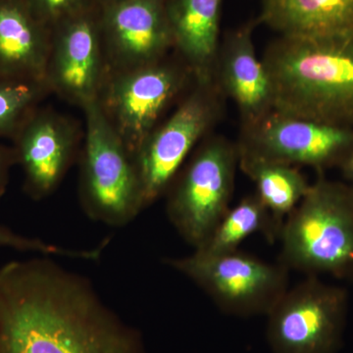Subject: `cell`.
Instances as JSON below:
<instances>
[{"instance_id": "8fae6325", "label": "cell", "mask_w": 353, "mask_h": 353, "mask_svg": "<svg viewBox=\"0 0 353 353\" xmlns=\"http://www.w3.org/2000/svg\"><path fill=\"white\" fill-rule=\"evenodd\" d=\"M166 6L167 0H122L108 6L102 41L108 73L166 57L173 48Z\"/></svg>"}, {"instance_id": "7c38bea8", "label": "cell", "mask_w": 353, "mask_h": 353, "mask_svg": "<svg viewBox=\"0 0 353 353\" xmlns=\"http://www.w3.org/2000/svg\"><path fill=\"white\" fill-rule=\"evenodd\" d=\"M108 75L101 34L88 16L60 24L51 39L46 83L65 99L83 106L99 99Z\"/></svg>"}, {"instance_id": "7a4b0ae2", "label": "cell", "mask_w": 353, "mask_h": 353, "mask_svg": "<svg viewBox=\"0 0 353 353\" xmlns=\"http://www.w3.org/2000/svg\"><path fill=\"white\" fill-rule=\"evenodd\" d=\"M261 60L270 79L274 110L353 129V34L279 36Z\"/></svg>"}, {"instance_id": "7402d4cb", "label": "cell", "mask_w": 353, "mask_h": 353, "mask_svg": "<svg viewBox=\"0 0 353 353\" xmlns=\"http://www.w3.org/2000/svg\"><path fill=\"white\" fill-rule=\"evenodd\" d=\"M37 18L46 28L71 19L82 12L85 0H27Z\"/></svg>"}, {"instance_id": "4fadbf2b", "label": "cell", "mask_w": 353, "mask_h": 353, "mask_svg": "<svg viewBox=\"0 0 353 353\" xmlns=\"http://www.w3.org/2000/svg\"><path fill=\"white\" fill-rule=\"evenodd\" d=\"M24 190L39 201L54 192L71 165L76 134L71 123L50 111H32L14 134Z\"/></svg>"}, {"instance_id": "44dd1931", "label": "cell", "mask_w": 353, "mask_h": 353, "mask_svg": "<svg viewBox=\"0 0 353 353\" xmlns=\"http://www.w3.org/2000/svg\"><path fill=\"white\" fill-rule=\"evenodd\" d=\"M0 248H12L23 252H34L46 256L68 257L72 259L97 260L103 252V246L92 250H69L46 243L39 239L30 238L15 233L9 228L0 225Z\"/></svg>"}, {"instance_id": "d6986e66", "label": "cell", "mask_w": 353, "mask_h": 353, "mask_svg": "<svg viewBox=\"0 0 353 353\" xmlns=\"http://www.w3.org/2000/svg\"><path fill=\"white\" fill-rule=\"evenodd\" d=\"M256 233L264 234L271 241L279 236L271 213L259 196L252 194L230 208L208 240L194 252L204 254L234 252L245 239Z\"/></svg>"}, {"instance_id": "e0dca14e", "label": "cell", "mask_w": 353, "mask_h": 353, "mask_svg": "<svg viewBox=\"0 0 353 353\" xmlns=\"http://www.w3.org/2000/svg\"><path fill=\"white\" fill-rule=\"evenodd\" d=\"M257 24L282 37L353 34V0H262Z\"/></svg>"}, {"instance_id": "9c48e42d", "label": "cell", "mask_w": 353, "mask_h": 353, "mask_svg": "<svg viewBox=\"0 0 353 353\" xmlns=\"http://www.w3.org/2000/svg\"><path fill=\"white\" fill-rule=\"evenodd\" d=\"M347 290L317 276L294 285L269 311L267 341L273 353H334L348 309Z\"/></svg>"}, {"instance_id": "2e32d148", "label": "cell", "mask_w": 353, "mask_h": 353, "mask_svg": "<svg viewBox=\"0 0 353 353\" xmlns=\"http://www.w3.org/2000/svg\"><path fill=\"white\" fill-rule=\"evenodd\" d=\"M51 39L27 0H0V79L46 83Z\"/></svg>"}, {"instance_id": "cb8c5ba5", "label": "cell", "mask_w": 353, "mask_h": 353, "mask_svg": "<svg viewBox=\"0 0 353 353\" xmlns=\"http://www.w3.org/2000/svg\"><path fill=\"white\" fill-rule=\"evenodd\" d=\"M341 170L345 180L350 182V185L353 187V148L350 153L345 161L341 166Z\"/></svg>"}, {"instance_id": "5b68a950", "label": "cell", "mask_w": 353, "mask_h": 353, "mask_svg": "<svg viewBox=\"0 0 353 353\" xmlns=\"http://www.w3.org/2000/svg\"><path fill=\"white\" fill-rule=\"evenodd\" d=\"M238 167L236 143L224 137H206L167 190L169 221L194 250L229 211Z\"/></svg>"}, {"instance_id": "3957f363", "label": "cell", "mask_w": 353, "mask_h": 353, "mask_svg": "<svg viewBox=\"0 0 353 353\" xmlns=\"http://www.w3.org/2000/svg\"><path fill=\"white\" fill-rule=\"evenodd\" d=\"M281 263L308 276L353 280V188L318 174L281 229Z\"/></svg>"}, {"instance_id": "484cf974", "label": "cell", "mask_w": 353, "mask_h": 353, "mask_svg": "<svg viewBox=\"0 0 353 353\" xmlns=\"http://www.w3.org/2000/svg\"><path fill=\"white\" fill-rule=\"evenodd\" d=\"M353 188V187H352Z\"/></svg>"}, {"instance_id": "30bf717a", "label": "cell", "mask_w": 353, "mask_h": 353, "mask_svg": "<svg viewBox=\"0 0 353 353\" xmlns=\"http://www.w3.org/2000/svg\"><path fill=\"white\" fill-rule=\"evenodd\" d=\"M238 150L292 166L311 167L318 174L341 168L353 148V129L301 119L273 110L241 127Z\"/></svg>"}, {"instance_id": "603a6c76", "label": "cell", "mask_w": 353, "mask_h": 353, "mask_svg": "<svg viewBox=\"0 0 353 353\" xmlns=\"http://www.w3.org/2000/svg\"><path fill=\"white\" fill-rule=\"evenodd\" d=\"M15 164H17V160L13 148H4L0 145V199L6 194L9 172Z\"/></svg>"}, {"instance_id": "277c9868", "label": "cell", "mask_w": 353, "mask_h": 353, "mask_svg": "<svg viewBox=\"0 0 353 353\" xmlns=\"http://www.w3.org/2000/svg\"><path fill=\"white\" fill-rule=\"evenodd\" d=\"M82 108L85 117L81 175L83 210L92 221L125 226L145 209L136 162L104 115L99 99Z\"/></svg>"}, {"instance_id": "9a60e30c", "label": "cell", "mask_w": 353, "mask_h": 353, "mask_svg": "<svg viewBox=\"0 0 353 353\" xmlns=\"http://www.w3.org/2000/svg\"><path fill=\"white\" fill-rule=\"evenodd\" d=\"M223 0H167L173 48L194 82L215 81Z\"/></svg>"}, {"instance_id": "ffe728a7", "label": "cell", "mask_w": 353, "mask_h": 353, "mask_svg": "<svg viewBox=\"0 0 353 353\" xmlns=\"http://www.w3.org/2000/svg\"><path fill=\"white\" fill-rule=\"evenodd\" d=\"M48 90L43 81L0 79V137L14 136Z\"/></svg>"}, {"instance_id": "6da1fadb", "label": "cell", "mask_w": 353, "mask_h": 353, "mask_svg": "<svg viewBox=\"0 0 353 353\" xmlns=\"http://www.w3.org/2000/svg\"><path fill=\"white\" fill-rule=\"evenodd\" d=\"M51 257L0 268V353H146L94 285Z\"/></svg>"}, {"instance_id": "d4e9b609", "label": "cell", "mask_w": 353, "mask_h": 353, "mask_svg": "<svg viewBox=\"0 0 353 353\" xmlns=\"http://www.w3.org/2000/svg\"><path fill=\"white\" fill-rule=\"evenodd\" d=\"M108 1L109 2V6H110V4L116 3V2L122 1V0H108Z\"/></svg>"}, {"instance_id": "ac0fdd59", "label": "cell", "mask_w": 353, "mask_h": 353, "mask_svg": "<svg viewBox=\"0 0 353 353\" xmlns=\"http://www.w3.org/2000/svg\"><path fill=\"white\" fill-rule=\"evenodd\" d=\"M238 153L239 168L256 185L255 194L271 213L280 234L285 218L307 194L311 183L296 166L271 161L239 150Z\"/></svg>"}, {"instance_id": "5bb4252c", "label": "cell", "mask_w": 353, "mask_h": 353, "mask_svg": "<svg viewBox=\"0 0 353 353\" xmlns=\"http://www.w3.org/2000/svg\"><path fill=\"white\" fill-rule=\"evenodd\" d=\"M257 26L253 19L228 32L216 62L215 82L238 108L241 127L259 122L274 110L270 79L253 41Z\"/></svg>"}, {"instance_id": "8992f818", "label": "cell", "mask_w": 353, "mask_h": 353, "mask_svg": "<svg viewBox=\"0 0 353 353\" xmlns=\"http://www.w3.org/2000/svg\"><path fill=\"white\" fill-rule=\"evenodd\" d=\"M194 82L182 60L167 57L139 68L108 73L97 99L132 159L167 109Z\"/></svg>"}, {"instance_id": "52a82bcc", "label": "cell", "mask_w": 353, "mask_h": 353, "mask_svg": "<svg viewBox=\"0 0 353 353\" xmlns=\"http://www.w3.org/2000/svg\"><path fill=\"white\" fill-rule=\"evenodd\" d=\"M201 288L228 314L267 315L289 289V269L236 250L223 254L194 252L164 260Z\"/></svg>"}, {"instance_id": "ba28073f", "label": "cell", "mask_w": 353, "mask_h": 353, "mask_svg": "<svg viewBox=\"0 0 353 353\" xmlns=\"http://www.w3.org/2000/svg\"><path fill=\"white\" fill-rule=\"evenodd\" d=\"M225 99L215 81L194 82L170 117L146 139L134 159L143 208L163 196L192 150L219 122Z\"/></svg>"}]
</instances>
